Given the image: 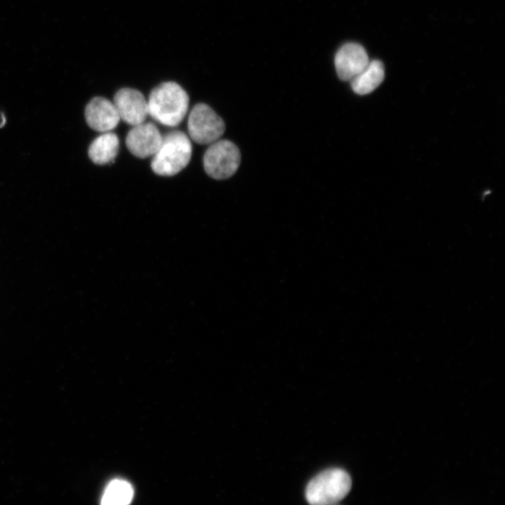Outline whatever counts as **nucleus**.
<instances>
[{
	"label": "nucleus",
	"instance_id": "7ed1b4c3",
	"mask_svg": "<svg viewBox=\"0 0 505 505\" xmlns=\"http://www.w3.org/2000/svg\"><path fill=\"white\" fill-rule=\"evenodd\" d=\"M352 488L350 475L342 469L322 472L311 480L307 488V500L311 505H336Z\"/></svg>",
	"mask_w": 505,
	"mask_h": 505
},
{
	"label": "nucleus",
	"instance_id": "20e7f679",
	"mask_svg": "<svg viewBox=\"0 0 505 505\" xmlns=\"http://www.w3.org/2000/svg\"><path fill=\"white\" fill-rule=\"evenodd\" d=\"M208 175L216 180L230 179L239 169L241 153L238 147L230 141H217L207 151L204 160Z\"/></svg>",
	"mask_w": 505,
	"mask_h": 505
},
{
	"label": "nucleus",
	"instance_id": "9b49d317",
	"mask_svg": "<svg viewBox=\"0 0 505 505\" xmlns=\"http://www.w3.org/2000/svg\"><path fill=\"white\" fill-rule=\"evenodd\" d=\"M119 151L118 137L110 133L96 138L89 147L88 156L97 165L113 163Z\"/></svg>",
	"mask_w": 505,
	"mask_h": 505
},
{
	"label": "nucleus",
	"instance_id": "f257e3e1",
	"mask_svg": "<svg viewBox=\"0 0 505 505\" xmlns=\"http://www.w3.org/2000/svg\"><path fill=\"white\" fill-rule=\"evenodd\" d=\"M148 115L167 126H177L186 117L189 96L174 82H166L151 92L147 100Z\"/></svg>",
	"mask_w": 505,
	"mask_h": 505
},
{
	"label": "nucleus",
	"instance_id": "423d86ee",
	"mask_svg": "<svg viewBox=\"0 0 505 505\" xmlns=\"http://www.w3.org/2000/svg\"><path fill=\"white\" fill-rule=\"evenodd\" d=\"M162 140L163 137L154 124L143 122L134 126L125 142L133 155L146 159L155 156Z\"/></svg>",
	"mask_w": 505,
	"mask_h": 505
},
{
	"label": "nucleus",
	"instance_id": "6e6552de",
	"mask_svg": "<svg viewBox=\"0 0 505 505\" xmlns=\"http://www.w3.org/2000/svg\"><path fill=\"white\" fill-rule=\"evenodd\" d=\"M114 105L120 119L133 126L145 122L148 115L147 99L136 89L119 90L115 96Z\"/></svg>",
	"mask_w": 505,
	"mask_h": 505
},
{
	"label": "nucleus",
	"instance_id": "1a4fd4ad",
	"mask_svg": "<svg viewBox=\"0 0 505 505\" xmlns=\"http://www.w3.org/2000/svg\"><path fill=\"white\" fill-rule=\"evenodd\" d=\"M90 128L98 133H109L116 128L120 116L113 103L105 97H95L86 109Z\"/></svg>",
	"mask_w": 505,
	"mask_h": 505
},
{
	"label": "nucleus",
	"instance_id": "f03ea898",
	"mask_svg": "<svg viewBox=\"0 0 505 505\" xmlns=\"http://www.w3.org/2000/svg\"><path fill=\"white\" fill-rule=\"evenodd\" d=\"M192 144L181 132H172L163 137L162 143L152 161V170L161 176H173L190 162Z\"/></svg>",
	"mask_w": 505,
	"mask_h": 505
},
{
	"label": "nucleus",
	"instance_id": "9d476101",
	"mask_svg": "<svg viewBox=\"0 0 505 505\" xmlns=\"http://www.w3.org/2000/svg\"><path fill=\"white\" fill-rule=\"evenodd\" d=\"M385 80V67L381 61H370L368 66L351 81L354 92L364 96L373 92Z\"/></svg>",
	"mask_w": 505,
	"mask_h": 505
},
{
	"label": "nucleus",
	"instance_id": "f8f14e48",
	"mask_svg": "<svg viewBox=\"0 0 505 505\" xmlns=\"http://www.w3.org/2000/svg\"><path fill=\"white\" fill-rule=\"evenodd\" d=\"M134 490L131 483L122 479H115L107 486L101 505H130Z\"/></svg>",
	"mask_w": 505,
	"mask_h": 505
},
{
	"label": "nucleus",
	"instance_id": "0eeeda50",
	"mask_svg": "<svg viewBox=\"0 0 505 505\" xmlns=\"http://www.w3.org/2000/svg\"><path fill=\"white\" fill-rule=\"evenodd\" d=\"M370 63L366 50L358 43H346L342 46L335 56V68L338 78L344 81H352Z\"/></svg>",
	"mask_w": 505,
	"mask_h": 505
},
{
	"label": "nucleus",
	"instance_id": "39448f33",
	"mask_svg": "<svg viewBox=\"0 0 505 505\" xmlns=\"http://www.w3.org/2000/svg\"><path fill=\"white\" fill-rule=\"evenodd\" d=\"M225 130L223 119L207 105L196 106L188 118L191 139L199 144H212L222 137Z\"/></svg>",
	"mask_w": 505,
	"mask_h": 505
}]
</instances>
